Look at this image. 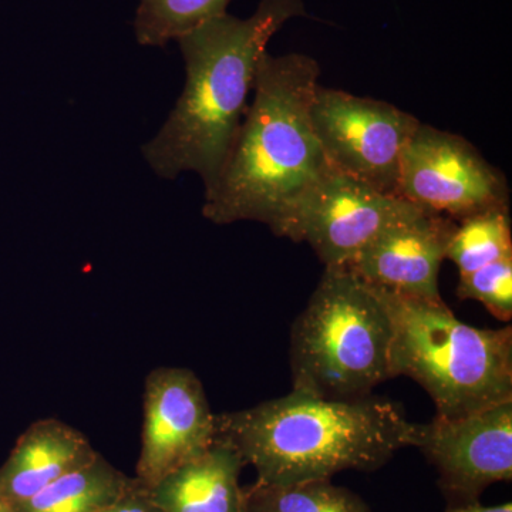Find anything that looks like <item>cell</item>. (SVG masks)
I'll return each instance as SVG.
<instances>
[{
    "mask_svg": "<svg viewBox=\"0 0 512 512\" xmlns=\"http://www.w3.org/2000/svg\"><path fill=\"white\" fill-rule=\"evenodd\" d=\"M320 66L311 56L262 55L248 104L217 180L204 192L202 215L217 225H282L330 165L311 117Z\"/></svg>",
    "mask_w": 512,
    "mask_h": 512,
    "instance_id": "obj_1",
    "label": "cell"
},
{
    "mask_svg": "<svg viewBox=\"0 0 512 512\" xmlns=\"http://www.w3.org/2000/svg\"><path fill=\"white\" fill-rule=\"evenodd\" d=\"M301 16H306L303 0H261L247 19L225 13L178 37L183 93L156 136L141 147L158 177L175 180L195 173L204 191L210 190L248 109L269 40Z\"/></svg>",
    "mask_w": 512,
    "mask_h": 512,
    "instance_id": "obj_2",
    "label": "cell"
},
{
    "mask_svg": "<svg viewBox=\"0 0 512 512\" xmlns=\"http://www.w3.org/2000/svg\"><path fill=\"white\" fill-rule=\"evenodd\" d=\"M414 423L386 397L325 399L292 390L249 409L217 414L215 439L229 444L259 483L330 480L373 471L410 447Z\"/></svg>",
    "mask_w": 512,
    "mask_h": 512,
    "instance_id": "obj_3",
    "label": "cell"
},
{
    "mask_svg": "<svg viewBox=\"0 0 512 512\" xmlns=\"http://www.w3.org/2000/svg\"><path fill=\"white\" fill-rule=\"evenodd\" d=\"M372 288L393 323V377L420 384L439 416L454 419L511 402V326L474 328L441 298Z\"/></svg>",
    "mask_w": 512,
    "mask_h": 512,
    "instance_id": "obj_4",
    "label": "cell"
},
{
    "mask_svg": "<svg viewBox=\"0 0 512 512\" xmlns=\"http://www.w3.org/2000/svg\"><path fill=\"white\" fill-rule=\"evenodd\" d=\"M393 323L372 286L346 266L325 268L291 328L292 390L355 399L393 379Z\"/></svg>",
    "mask_w": 512,
    "mask_h": 512,
    "instance_id": "obj_5",
    "label": "cell"
},
{
    "mask_svg": "<svg viewBox=\"0 0 512 512\" xmlns=\"http://www.w3.org/2000/svg\"><path fill=\"white\" fill-rule=\"evenodd\" d=\"M311 117L333 170L397 195L404 148L421 123L417 117L386 101L320 84Z\"/></svg>",
    "mask_w": 512,
    "mask_h": 512,
    "instance_id": "obj_6",
    "label": "cell"
},
{
    "mask_svg": "<svg viewBox=\"0 0 512 512\" xmlns=\"http://www.w3.org/2000/svg\"><path fill=\"white\" fill-rule=\"evenodd\" d=\"M397 195L429 214L460 222L510 210V188L470 141L420 123L404 148Z\"/></svg>",
    "mask_w": 512,
    "mask_h": 512,
    "instance_id": "obj_7",
    "label": "cell"
},
{
    "mask_svg": "<svg viewBox=\"0 0 512 512\" xmlns=\"http://www.w3.org/2000/svg\"><path fill=\"white\" fill-rule=\"evenodd\" d=\"M423 212L330 167L295 205L278 237L306 242L325 268H336L348 265L384 229Z\"/></svg>",
    "mask_w": 512,
    "mask_h": 512,
    "instance_id": "obj_8",
    "label": "cell"
},
{
    "mask_svg": "<svg viewBox=\"0 0 512 512\" xmlns=\"http://www.w3.org/2000/svg\"><path fill=\"white\" fill-rule=\"evenodd\" d=\"M417 447L439 473L444 493L476 503L490 485L512 478V400L463 417L414 423Z\"/></svg>",
    "mask_w": 512,
    "mask_h": 512,
    "instance_id": "obj_9",
    "label": "cell"
},
{
    "mask_svg": "<svg viewBox=\"0 0 512 512\" xmlns=\"http://www.w3.org/2000/svg\"><path fill=\"white\" fill-rule=\"evenodd\" d=\"M215 416L200 377L185 367H158L144 386L137 478L148 487L200 456L215 441Z\"/></svg>",
    "mask_w": 512,
    "mask_h": 512,
    "instance_id": "obj_10",
    "label": "cell"
},
{
    "mask_svg": "<svg viewBox=\"0 0 512 512\" xmlns=\"http://www.w3.org/2000/svg\"><path fill=\"white\" fill-rule=\"evenodd\" d=\"M457 222L423 214L384 229L346 265L367 285L440 299L439 275Z\"/></svg>",
    "mask_w": 512,
    "mask_h": 512,
    "instance_id": "obj_11",
    "label": "cell"
},
{
    "mask_svg": "<svg viewBox=\"0 0 512 512\" xmlns=\"http://www.w3.org/2000/svg\"><path fill=\"white\" fill-rule=\"evenodd\" d=\"M99 456L82 431L62 420H37L0 467V498L16 507Z\"/></svg>",
    "mask_w": 512,
    "mask_h": 512,
    "instance_id": "obj_12",
    "label": "cell"
},
{
    "mask_svg": "<svg viewBox=\"0 0 512 512\" xmlns=\"http://www.w3.org/2000/svg\"><path fill=\"white\" fill-rule=\"evenodd\" d=\"M244 466L235 448L215 439L200 456L150 487L151 493L164 512H244L239 485Z\"/></svg>",
    "mask_w": 512,
    "mask_h": 512,
    "instance_id": "obj_13",
    "label": "cell"
},
{
    "mask_svg": "<svg viewBox=\"0 0 512 512\" xmlns=\"http://www.w3.org/2000/svg\"><path fill=\"white\" fill-rule=\"evenodd\" d=\"M131 478L111 466L103 456L67 474L25 503L18 512H99L119 497Z\"/></svg>",
    "mask_w": 512,
    "mask_h": 512,
    "instance_id": "obj_14",
    "label": "cell"
},
{
    "mask_svg": "<svg viewBox=\"0 0 512 512\" xmlns=\"http://www.w3.org/2000/svg\"><path fill=\"white\" fill-rule=\"evenodd\" d=\"M247 512H370L365 501L330 480L288 485L255 484L244 488Z\"/></svg>",
    "mask_w": 512,
    "mask_h": 512,
    "instance_id": "obj_15",
    "label": "cell"
},
{
    "mask_svg": "<svg viewBox=\"0 0 512 512\" xmlns=\"http://www.w3.org/2000/svg\"><path fill=\"white\" fill-rule=\"evenodd\" d=\"M231 0H138L134 35L146 47H165L171 40L225 15Z\"/></svg>",
    "mask_w": 512,
    "mask_h": 512,
    "instance_id": "obj_16",
    "label": "cell"
},
{
    "mask_svg": "<svg viewBox=\"0 0 512 512\" xmlns=\"http://www.w3.org/2000/svg\"><path fill=\"white\" fill-rule=\"evenodd\" d=\"M512 255L510 210H494L457 222L446 259L466 275Z\"/></svg>",
    "mask_w": 512,
    "mask_h": 512,
    "instance_id": "obj_17",
    "label": "cell"
},
{
    "mask_svg": "<svg viewBox=\"0 0 512 512\" xmlns=\"http://www.w3.org/2000/svg\"><path fill=\"white\" fill-rule=\"evenodd\" d=\"M457 296L463 301L483 303L495 318H512V255L483 266L471 274L460 275Z\"/></svg>",
    "mask_w": 512,
    "mask_h": 512,
    "instance_id": "obj_18",
    "label": "cell"
},
{
    "mask_svg": "<svg viewBox=\"0 0 512 512\" xmlns=\"http://www.w3.org/2000/svg\"><path fill=\"white\" fill-rule=\"evenodd\" d=\"M99 512H164L163 508L154 500L151 488L138 480L131 478L127 487L121 491L119 497L114 498L110 504L101 508Z\"/></svg>",
    "mask_w": 512,
    "mask_h": 512,
    "instance_id": "obj_19",
    "label": "cell"
},
{
    "mask_svg": "<svg viewBox=\"0 0 512 512\" xmlns=\"http://www.w3.org/2000/svg\"><path fill=\"white\" fill-rule=\"evenodd\" d=\"M447 512H512V504L504 503L493 505V507H485V505H481L476 501V503L458 504Z\"/></svg>",
    "mask_w": 512,
    "mask_h": 512,
    "instance_id": "obj_20",
    "label": "cell"
},
{
    "mask_svg": "<svg viewBox=\"0 0 512 512\" xmlns=\"http://www.w3.org/2000/svg\"><path fill=\"white\" fill-rule=\"evenodd\" d=\"M0 512H18V511L15 510V507H13V505L6 503L5 500H2V498H0Z\"/></svg>",
    "mask_w": 512,
    "mask_h": 512,
    "instance_id": "obj_21",
    "label": "cell"
},
{
    "mask_svg": "<svg viewBox=\"0 0 512 512\" xmlns=\"http://www.w3.org/2000/svg\"><path fill=\"white\" fill-rule=\"evenodd\" d=\"M244 512H247V511L244 510Z\"/></svg>",
    "mask_w": 512,
    "mask_h": 512,
    "instance_id": "obj_22",
    "label": "cell"
}]
</instances>
